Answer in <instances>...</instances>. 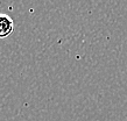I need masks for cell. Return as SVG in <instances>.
Wrapping results in <instances>:
<instances>
[{
    "instance_id": "1",
    "label": "cell",
    "mask_w": 127,
    "mask_h": 121,
    "mask_svg": "<svg viewBox=\"0 0 127 121\" xmlns=\"http://www.w3.org/2000/svg\"><path fill=\"white\" fill-rule=\"evenodd\" d=\"M14 30V21L7 14H0V39L9 36Z\"/></svg>"
}]
</instances>
